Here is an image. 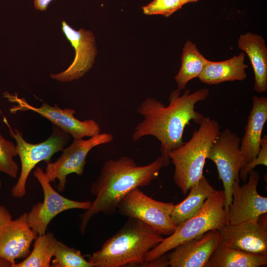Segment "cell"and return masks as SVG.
Listing matches in <instances>:
<instances>
[{"instance_id":"cell-1","label":"cell","mask_w":267,"mask_h":267,"mask_svg":"<svg viewBox=\"0 0 267 267\" xmlns=\"http://www.w3.org/2000/svg\"><path fill=\"white\" fill-rule=\"evenodd\" d=\"M209 93V89L204 88L193 93L187 89L180 95L177 89L170 93L167 106L153 98L145 99L137 109L143 119L135 127L133 140L136 141L146 135L156 137L160 142L164 167L168 166L169 153L184 143L183 134L186 126L191 121L199 125L204 118L195 110V106L206 99Z\"/></svg>"},{"instance_id":"cell-2","label":"cell","mask_w":267,"mask_h":267,"mask_svg":"<svg viewBox=\"0 0 267 267\" xmlns=\"http://www.w3.org/2000/svg\"><path fill=\"white\" fill-rule=\"evenodd\" d=\"M164 167L161 156L149 164L139 166L131 158L122 156L106 161L96 180L90 188L95 197L90 208L80 216V230L83 234L94 216L102 213L111 215L121 200L133 189L149 185Z\"/></svg>"},{"instance_id":"cell-3","label":"cell","mask_w":267,"mask_h":267,"mask_svg":"<svg viewBox=\"0 0 267 267\" xmlns=\"http://www.w3.org/2000/svg\"><path fill=\"white\" fill-rule=\"evenodd\" d=\"M163 235L151 226L129 218L122 228L90 255L91 267L142 266L148 253L160 243Z\"/></svg>"},{"instance_id":"cell-4","label":"cell","mask_w":267,"mask_h":267,"mask_svg":"<svg viewBox=\"0 0 267 267\" xmlns=\"http://www.w3.org/2000/svg\"><path fill=\"white\" fill-rule=\"evenodd\" d=\"M190 139L169 153L174 165V180L183 194L203 176L210 148L220 132L217 121L204 117Z\"/></svg>"},{"instance_id":"cell-5","label":"cell","mask_w":267,"mask_h":267,"mask_svg":"<svg viewBox=\"0 0 267 267\" xmlns=\"http://www.w3.org/2000/svg\"><path fill=\"white\" fill-rule=\"evenodd\" d=\"M224 203L223 190H216L205 200L196 214L177 225L172 234L164 238L160 243L148 253L145 263L167 253L183 242L202 236L209 231L220 230L228 222Z\"/></svg>"},{"instance_id":"cell-6","label":"cell","mask_w":267,"mask_h":267,"mask_svg":"<svg viewBox=\"0 0 267 267\" xmlns=\"http://www.w3.org/2000/svg\"><path fill=\"white\" fill-rule=\"evenodd\" d=\"M3 121L8 128L10 134L16 142L17 154L21 167L18 180L12 188L11 192L13 197L21 198L26 193L27 180L32 170L42 161L46 164L50 162L55 153L62 151L70 139L69 134L53 126L52 134L47 139L39 143L33 144L26 141L18 130H13L5 117L3 118Z\"/></svg>"},{"instance_id":"cell-7","label":"cell","mask_w":267,"mask_h":267,"mask_svg":"<svg viewBox=\"0 0 267 267\" xmlns=\"http://www.w3.org/2000/svg\"><path fill=\"white\" fill-rule=\"evenodd\" d=\"M240 140L235 133L224 129L214 141L207 156L216 164L219 178L222 182L227 213L232 202L233 184L240 180V171L245 165L240 149Z\"/></svg>"},{"instance_id":"cell-8","label":"cell","mask_w":267,"mask_h":267,"mask_svg":"<svg viewBox=\"0 0 267 267\" xmlns=\"http://www.w3.org/2000/svg\"><path fill=\"white\" fill-rule=\"evenodd\" d=\"M174 205L155 200L136 188L121 200L117 210L122 215L147 224L162 235H170L177 227L171 218Z\"/></svg>"},{"instance_id":"cell-9","label":"cell","mask_w":267,"mask_h":267,"mask_svg":"<svg viewBox=\"0 0 267 267\" xmlns=\"http://www.w3.org/2000/svg\"><path fill=\"white\" fill-rule=\"evenodd\" d=\"M34 175L44 193L43 202H37L27 213L28 222L32 229L38 235L44 234L51 220L60 213L72 209L87 210L92 202L68 199L56 191L50 184L45 172L37 168Z\"/></svg>"},{"instance_id":"cell-10","label":"cell","mask_w":267,"mask_h":267,"mask_svg":"<svg viewBox=\"0 0 267 267\" xmlns=\"http://www.w3.org/2000/svg\"><path fill=\"white\" fill-rule=\"evenodd\" d=\"M4 97L10 102L16 104L10 108L11 113L26 111L36 112L70 134L75 140L90 137L100 133V128L97 122L92 119L84 121L77 119L74 116L76 111L73 109H61L56 104L51 106L45 102L40 107H35L25 98L19 97L17 94H12L8 92L4 93Z\"/></svg>"},{"instance_id":"cell-11","label":"cell","mask_w":267,"mask_h":267,"mask_svg":"<svg viewBox=\"0 0 267 267\" xmlns=\"http://www.w3.org/2000/svg\"><path fill=\"white\" fill-rule=\"evenodd\" d=\"M113 140L112 134L100 133L88 139H74L72 143L62 150L60 156L54 162L47 163L45 174L50 182L58 180L57 188L60 192L64 191L67 182V177L71 174L82 175L86 164V158L94 147L111 142Z\"/></svg>"},{"instance_id":"cell-12","label":"cell","mask_w":267,"mask_h":267,"mask_svg":"<svg viewBox=\"0 0 267 267\" xmlns=\"http://www.w3.org/2000/svg\"><path fill=\"white\" fill-rule=\"evenodd\" d=\"M37 236L29 225L27 213L13 220L8 209L0 204V257L10 263L11 267L16 260L28 256Z\"/></svg>"},{"instance_id":"cell-13","label":"cell","mask_w":267,"mask_h":267,"mask_svg":"<svg viewBox=\"0 0 267 267\" xmlns=\"http://www.w3.org/2000/svg\"><path fill=\"white\" fill-rule=\"evenodd\" d=\"M248 176V181L243 185H239L240 180H236L233 184L232 202L227 213L230 224L257 220L267 212V198L257 191L259 173L253 169Z\"/></svg>"},{"instance_id":"cell-14","label":"cell","mask_w":267,"mask_h":267,"mask_svg":"<svg viewBox=\"0 0 267 267\" xmlns=\"http://www.w3.org/2000/svg\"><path fill=\"white\" fill-rule=\"evenodd\" d=\"M61 24L64 35L75 49V56L65 70L50 76L54 80L68 82L81 78L92 67L97 49L95 37L91 31L82 28L76 31L64 20Z\"/></svg>"},{"instance_id":"cell-15","label":"cell","mask_w":267,"mask_h":267,"mask_svg":"<svg viewBox=\"0 0 267 267\" xmlns=\"http://www.w3.org/2000/svg\"><path fill=\"white\" fill-rule=\"evenodd\" d=\"M226 246L247 253L267 255V226L258 219L236 224L228 222L220 230Z\"/></svg>"},{"instance_id":"cell-16","label":"cell","mask_w":267,"mask_h":267,"mask_svg":"<svg viewBox=\"0 0 267 267\" xmlns=\"http://www.w3.org/2000/svg\"><path fill=\"white\" fill-rule=\"evenodd\" d=\"M220 230H212L177 246L168 255L171 267H205L221 242Z\"/></svg>"},{"instance_id":"cell-17","label":"cell","mask_w":267,"mask_h":267,"mask_svg":"<svg viewBox=\"0 0 267 267\" xmlns=\"http://www.w3.org/2000/svg\"><path fill=\"white\" fill-rule=\"evenodd\" d=\"M267 120V97L254 96L245 133L240 140V149L245 164L252 161L260 150L262 132Z\"/></svg>"},{"instance_id":"cell-18","label":"cell","mask_w":267,"mask_h":267,"mask_svg":"<svg viewBox=\"0 0 267 267\" xmlns=\"http://www.w3.org/2000/svg\"><path fill=\"white\" fill-rule=\"evenodd\" d=\"M238 47L248 56L254 73V89L263 93L267 89V48L265 40L259 34L247 32L241 34Z\"/></svg>"},{"instance_id":"cell-19","label":"cell","mask_w":267,"mask_h":267,"mask_svg":"<svg viewBox=\"0 0 267 267\" xmlns=\"http://www.w3.org/2000/svg\"><path fill=\"white\" fill-rule=\"evenodd\" d=\"M245 53L240 52L231 58L222 61L209 60L198 78L208 85H216L225 82L243 81L246 79Z\"/></svg>"},{"instance_id":"cell-20","label":"cell","mask_w":267,"mask_h":267,"mask_svg":"<svg viewBox=\"0 0 267 267\" xmlns=\"http://www.w3.org/2000/svg\"><path fill=\"white\" fill-rule=\"evenodd\" d=\"M267 264V255L247 253L228 247L221 241L205 267H259Z\"/></svg>"},{"instance_id":"cell-21","label":"cell","mask_w":267,"mask_h":267,"mask_svg":"<svg viewBox=\"0 0 267 267\" xmlns=\"http://www.w3.org/2000/svg\"><path fill=\"white\" fill-rule=\"evenodd\" d=\"M189 190L190 192L186 198L175 205L173 209L171 218L176 226L196 214L205 200L216 191L204 176Z\"/></svg>"},{"instance_id":"cell-22","label":"cell","mask_w":267,"mask_h":267,"mask_svg":"<svg viewBox=\"0 0 267 267\" xmlns=\"http://www.w3.org/2000/svg\"><path fill=\"white\" fill-rule=\"evenodd\" d=\"M208 61L194 43L187 41L182 48L180 69L175 77L178 89L183 90L189 81L198 78Z\"/></svg>"},{"instance_id":"cell-23","label":"cell","mask_w":267,"mask_h":267,"mask_svg":"<svg viewBox=\"0 0 267 267\" xmlns=\"http://www.w3.org/2000/svg\"><path fill=\"white\" fill-rule=\"evenodd\" d=\"M33 249L22 262L12 267H49L59 241L51 232L38 235L34 240Z\"/></svg>"},{"instance_id":"cell-24","label":"cell","mask_w":267,"mask_h":267,"mask_svg":"<svg viewBox=\"0 0 267 267\" xmlns=\"http://www.w3.org/2000/svg\"><path fill=\"white\" fill-rule=\"evenodd\" d=\"M52 267H91L80 250L71 248L59 241Z\"/></svg>"},{"instance_id":"cell-25","label":"cell","mask_w":267,"mask_h":267,"mask_svg":"<svg viewBox=\"0 0 267 267\" xmlns=\"http://www.w3.org/2000/svg\"><path fill=\"white\" fill-rule=\"evenodd\" d=\"M17 155L16 145L6 140L0 133V172L16 178L19 167L14 158Z\"/></svg>"},{"instance_id":"cell-26","label":"cell","mask_w":267,"mask_h":267,"mask_svg":"<svg viewBox=\"0 0 267 267\" xmlns=\"http://www.w3.org/2000/svg\"><path fill=\"white\" fill-rule=\"evenodd\" d=\"M183 5L181 0H153L142 9L146 15H162L168 17Z\"/></svg>"},{"instance_id":"cell-27","label":"cell","mask_w":267,"mask_h":267,"mask_svg":"<svg viewBox=\"0 0 267 267\" xmlns=\"http://www.w3.org/2000/svg\"><path fill=\"white\" fill-rule=\"evenodd\" d=\"M267 166V136L264 135L261 141V148L257 156L241 169L239 177L245 182L249 172L258 165Z\"/></svg>"},{"instance_id":"cell-28","label":"cell","mask_w":267,"mask_h":267,"mask_svg":"<svg viewBox=\"0 0 267 267\" xmlns=\"http://www.w3.org/2000/svg\"><path fill=\"white\" fill-rule=\"evenodd\" d=\"M169 266H170L168 256H165V254L155 259L145 263L142 267H165Z\"/></svg>"},{"instance_id":"cell-29","label":"cell","mask_w":267,"mask_h":267,"mask_svg":"<svg viewBox=\"0 0 267 267\" xmlns=\"http://www.w3.org/2000/svg\"><path fill=\"white\" fill-rule=\"evenodd\" d=\"M53 0H34L35 8L38 10L46 11L49 3Z\"/></svg>"},{"instance_id":"cell-30","label":"cell","mask_w":267,"mask_h":267,"mask_svg":"<svg viewBox=\"0 0 267 267\" xmlns=\"http://www.w3.org/2000/svg\"><path fill=\"white\" fill-rule=\"evenodd\" d=\"M0 267H11V264L7 260L0 257Z\"/></svg>"},{"instance_id":"cell-31","label":"cell","mask_w":267,"mask_h":267,"mask_svg":"<svg viewBox=\"0 0 267 267\" xmlns=\"http://www.w3.org/2000/svg\"><path fill=\"white\" fill-rule=\"evenodd\" d=\"M199 0H181V1L182 2L183 5L189 3V2H197Z\"/></svg>"},{"instance_id":"cell-32","label":"cell","mask_w":267,"mask_h":267,"mask_svg":"<svg viewBox=\"0 0 267 267\" xmlns=\"http://www.w3.org/2000/svg\"><path fill=\"white\" fill-rule=\"evenodd\" d=\"M1 187H2V182H1V180L0 179V192L1 189Z\"/></svg>"}]
</instances>
